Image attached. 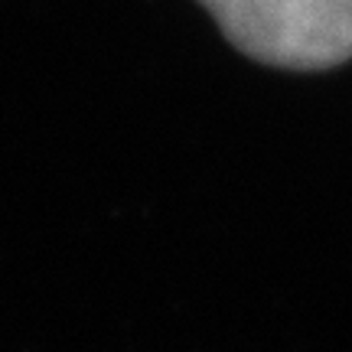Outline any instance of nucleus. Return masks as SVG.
I'll use <instances>...</instances> for the list:
<instances>
[{
    "label": "nucleus",
    "instance_id": "1",
    "mask_svg": "<svg viewBox=\"0 0 352 352\" xmlns=\"http://www.w3.org/2000/svg\"><path fill=\"white\" fill-rule=\"evenodd\" d=\"M239 52L316 72L352 59V0H199Z\"/></svg>",
    "mask_w": 352,
    "mask_h": 352
}]
</instances>
